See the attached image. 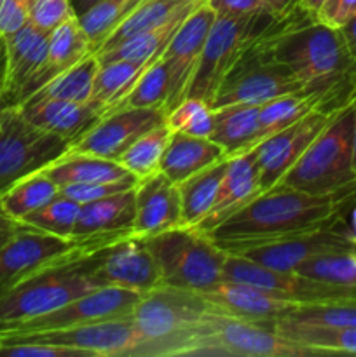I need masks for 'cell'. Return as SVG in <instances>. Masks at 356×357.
Listing matches in <instances>:
<instances>
[{
  "mask_svg": "<svg viewBox=\"0 0 356 357\" xmlns=\"http://www.w3.org/2000/svg\"><path fill=\"white\" fill-rule=\"evenodd\" d=\"M126 237L131 236L58 237L24 225L0 250V296L45 268L86 257Z\"/></svg>",
  "mask_w": 356,
  "mask_h": 357,
  "instance_id": "obj_7",
  "label": "cell"
},
{
  "mask_svg": "<svg viewBox=\"0 0 356 357\" xmlns=\"http://www.w3.org/2000/svg\"><path fill=\"white\" fill-rule=\"evenodd\" d=\"M184 356L309 357L313 351L265 324L213 310L192 330Z\"/></svg>",
  "mask_w": 356,
  "mask_h": 357,
  "instance_id": "obj_8",
  "label": "cell"
},
{
  "mask_svg": "<svg viewBox=\"0 0 356 357\" xmlns=\"http://www.w3.org/2000/svg\"><path fill=\"white\" fill-rule=\"evenodd\" d=\"M201 295L218 312L265 326H271L299 307L297 303L278 298L253 284L227 279H222Z\"/></svg>",
  "mask_w": 356,
  "mask_h": 357,
  "instance_id": "obj_21",
  "label": "cell"
},
{
  "mask_svg": "<svg viewBox=\"0 0 356 357\" xmlns=\"http://www.w3.org/2000/svg\"><path fill=\"white\" fill-rule=\"evenodd\" d=\"M342 222H344V229L348 236L356 244V201L346 209V213L342 215Z\"/></svg>",
  "mask_w": 356,
  "mask_h": 357,
  "instance_id": "obj_52",
  "label": "cell"
},
{
  "mask_svg": "<svg viewBox=\"0 0 356 357\" xmlns=\"http://www.w3.org/2000/svg\"><path fill=\"white\" fill-rule=\"evenodd\" d=\"M80 204L72 199L58 194L52 201L42 206L40 209L34 211L31 215L24 216L21 222L24 225L37 229L40 232L52 234L58 237H73L77 218H79Z\"/></svg>",
  "mask_w": 356,
  "mask_h": 357,
  "instance_id": "obj_41",
  "label": "cell"
},
{
  "mask_svg": "<svg viewBox=\"0 0 356 357\" xmlns=\"http://www.w3.org/2000/svg\"><path fill=\"white\" fill-rule=\"evenodd\" d=\"M142 241L159 265L164 286L205 293L223 279L227 253L194 227H177Z\"/></svg>",
  "mask_w": 356,
  "mask_h": 357,
  "instance_id": "obj_6",
  "label": "cell"
},
{
  "mask_svg": "<svg viewBox=\"0 0 356 357\" xmlns=\"http://www.w3.org/2000/svg\"><path fill=\"white\" fill-rule=\"evenodd\" d=\"M216 14L206 0H202L184 21L177 33L171 37L163 56L170 70V98L166 114L187 98L192 77L198 70L206 38L213 26Z\"/></svg>",
  "mask_w": 356,
  "mask_h": 357,
  "instance_id": "obj_17",
  "label": "cell"
},
{
  "mask_svg": "<svg viewBox=\"0 0 356 357\" xmlns=\"http://www.w3.org/2000/svg\"><path fill=\"white\" fill-rule=\"evenodd\" d=\"M171 129L166 121L157 128L150 129L143 136H140L124 153L117 159L119 164L126 167L136 178H145L149 174L161 171V159L170 142Z\"/></svg>",
  "mask_w": 356,
  "mask_h": 357,
  "instance_id": "obj_39",
  "label": "cell"
},
{
  "mask_svg": "<svg viewBox=\"0 0 356 357\" xmlns=\"http://www.w3.org/2000/svg\"><path fill=\"white\" fill-rule=\"evenodd\" d=\"M168 98H170V70L164 56H159L152 65L147 66L128 96L110 112L119 108H161L166 112Z\"/></svg>",
  "mask_w": 356,
  "mask_h": 357,
  "instance_id": "obj_38",
  "label": "cell"
},
{
  "mask_svg": "<svg viewBox=\"0 0 356 357\" xmlns=\"http://www.w3.org/2000/svg\"><path fill=\"white\" fill-rule=\"evenodd\" d=\"M227 162H229V157L205 167L202 171L178 183L181 202V225L198 227L208 216L215 204L220 183H222L227 169Z\"/></svg>",
  "mask_w": 356,
  "mask_h": 357,
  "instance_id": "obj_29",
  "label": "cell"
},
{
  "mask_svg": "<svg viewBox=\"0 0 356 357\" xmlns=\"http://www.w3.org/2000/svg\"><path fill=\"white\" fill-rule=\"evenodd\" d=\"M98 253L45 268L0 296V333L98 289L89 281Z\"/></svg>",
  "mask_w": 356,
  "mask_h": 357,
  "instance_id": "obj_5",
  "label": "cell"
},
{
  "mask_svg": "<svg viewBox=\"0 0 356 357\" xmlns=\"http://www.w3.org/2000/svg\"><path fill=\"white\" fill-rule=\"evenodd\" d=\"M194 9H188L185 10V13L178 14V16H175L173 20L168 21L163 26L156 28V30L145 31V33H140L136 35V37L128 38V40L115 45L110 51L100 52V54H98V59H100V63H108L117 61V59H128V61H152V59L159 58V56H163L166 45L170 44L171 37H173V35L177 33L178 28H180L181 21H184Z\"/></svg>",
  "mask_w": 356,
  "mask_h": 357,
  "instance_id": "obj_34",
  "label": "cell"
},
{
  "mask_svg": "<svg viewBox=\"0 0 356 357\" xmlns=\"http://www.w3.org/2000/svg\"><path fill=\"white\" fill-rule=\"evenodd\" d=\"M164 121L166 112L161 108H119L103 115L70 150L117 160L140 136Z\"/></svg>",
  "mask_w": 356,
  "mask_h": 357,
  "instance_id": "obj_18",
  "label": "cell"
},
{
  "mask_svg": "<svg viewBox=\"0 0 356 357\" xmlns=\"http://www.w3.org/2000/svg\"><path fill=\"white\" fill-rule=\"evenodd\" d=\"M70 2H72L73 10H75L77 17H79L80 14L86 13L87 9H91V7H93L96 2H100V0H70Z\"/></svg>",
  "mask_w": 356,
  "mask_h": 357,
  "instance_id": "obj_55",
  "label": "cell"
},
{
  "mask_svg": "<svg viewBox=\"0 0 356 357\" xmlns=\"http://www.w3.org/2000/svg\"><path fill=\"white\" fill-rule=\"evenodd\" d=\"M276 187L307 194L356 190L353 171V105L339 112Z\"/></svg>",
  "mask_w": 356,
  "mask_h": 357,
  "instance_id": "obj_4",
  "label": "cell"
},
{
  "mask_svg": "<svg viewBox=\"0 0 356 357\" xmlns=\"http://www.w3.org/2000/svg\"><path fill=\"white\" fill-rule=\"evenodd\" d=\"M3 80H6V37L0 33V94L3 89Z\"/></svg>",
  "mask_w": 356,
  "mask_h": 357,
  "instance_id": "obj_54",
  "label": "cell"
},
{
  "mask_svg": "<svg viewBox=\"0 0 356 357\" xmlns=\"http://www.w3.org/2000/svg\"><path fill=\"white\" fill-rule=\"evenodd\" d=\"M293 272L327 282L344 293L349 302H356V248L311 258Z\"/></svg>",
  "mask_w": 356,
  "mask_h": 357,
  "instance_id": "obj_33",
  "label": "cell"
},
{
  "mask_svg": "<svg viewBox=\"0 0 356 357\" xmlns=\"http://www.w3.org/2000/svg\"><path fill=\"white\" fill-rule=\"evenodd\" d=\"M49 33L27 23L6 35V80L0 110L17 108L52 80L47 70Z\"/></svg>",
  "mask_w": 356,
  "mask_h": 357,
  "instance_id": "obj_12",
  "label": "cell"
},
{
  "mask_svg": "<svg viewBox=\"0 0 356 357\" xmlns=\"http://www.w3.org/2000/svg\"><path fill=\"white\" fill-rule=\"evenodd\" d=\"M70 149L72 143L35 128L17 108L0 110V197Z\"/></svg>",
  "mask_w": 356,
  "mask_h": 357,
  "instance_id": "obj_10",
  "label": "cell"
},
{
  "mask_svg": "<svg viewBox=\"0 0 356 357\" xmlns=\"http://www.w3.org/2000/svg\"><path fill=\"white\" fill-rule=\"evenodd\" d=\"M0 338L10 342H37V344L59 345V347L82 352L87 357H131L133 351L140 344L138 331H136L131 317L80 324V326L61 328V330L0 335Z\"/></svg>",
  "mask_w": 356,
  "mask_h": 357,
  "instance_id": "obj_13",
  "label": "cell"
},
{
  "mask_svg": "<svg viewBox=\"0 0 356 357\" xmlns=\"http://www.w3.org/2000/svg\"><path fill=\"white\" fill-rule=\"evenodd\" d=\"M285 321L318 328H356V302L299 305Z\"/></svg>",
  "mask_w": 356,
  "mask_h": 357,
  "instance_id": "obj_43",
  "label": "cell"
},
{
  "mask_svg": "<svg viewBox=\"0 0 356 357\" xmlns=\"http://www.w3.org/2000/svg\"><path fill=\"white\" fill-rule=\"evenodd\" d=\"M142 296V293L124 288H98L52 312L16 324L0 335L61 330L101 321L128 319Z\"/></svg>",
  "mask_w": 356,
  "mask_h": 357,
  "instance_id": "obj_15",
  "label": "cell"
},
{
  "mask_svg": "<svg viewBox=\"0 0 356 357\" xmlns=\"http://www.w3.org/2000/svg\"><path fill=\"white\" fill-rule=\"evenodd\" d=\"M344 108H337V110L323 107L314 108L299 122L269 136L255 146L253 152L257 155L258 185H260L262 194L279 183V180L288 173L290 167L306 152L307 146Z\"/></svg>",
  "mask_w": 356,
  "mask_h": 357,
  "instance_id": "obj_14",
  "label": "cell"
},
{
  "mask_svg": "<svg viewBox=\"0 0 356 357\" xmlns=\"http://www.w3.org/2000/svg\"><path fill=\"white\" fill-rule=\"evenodd\" d=\"M278 333L302 347L313 351L314 356L351 354L356 356V328H318L290 323L279 319L271 324Z\"/></svg>",
  "mask_w": 356,
  "mask_h": 357,
  "instance_id": "obj_31",
  "label": "cell"
},
{
  "mask_svg": "<svg viewBox=\"0 0 356 357\" xmlns=\"http://www.w3.org/2000/svg\"><path fill=\"white\" fill-rule=\"evenodd\" d=\"M23 222L13 218V216L2 208V204H0V250H2V248L6 246L21 229H23Z\"/></svg>",
  "mask_w": 356,
  "mask_h": 357,
  "instance_id": "obj_50",
  "label": "cell"
},
{
  "mask_svg": "<svg viewBox=\"0 0 356 357\" xmlns=\"http://www.w3.org/2000/svg\"><path fill=\"white\" fill-rule=\"evenodd\" d=\"M156 59H152V61L117 59V61L100 63L96 79H94L93 94H91V103L100 108L101 115H107L112 108L117 107L128 96L140 75Z\"/></svg>",
  "mask_w": 356,
  "mask_h": 357,
  "instance_id": "obj_30",
  "label": "cell"
},
{
  "mask_svg": "<svg viewBox=\"0 0 356 357\" xmlns=\"http://www.w3.org/2000/svg\"><path fill=\"white\" fill-rule=\"evenodd\" d=\"M271 58L288 66L316 93L328 108H344L356 100V59L349 52L341 30L313 20L302 9L285 21H276L260 37Z\"/></svg>",
  "mask_w": 356,
  "mask_h": 357,
  "instance_id": "obj_1",
  "label": "cell"
},
{
  "mask_svg": "<svg viewBox=\"0 0 356 357\" xmlns=\"http://www.w3.org/2000/svg\"><path fill=\"white\" fill-rule=\"evenodd\" d=\"M216 16H251L267 13L262 0H206ZM269 14V13H267Z\"/></svg>",
  "mask_w": 356,
  "mask_h": 357,
  "instance_id": "obj_48",
  "label": "cell"
},
{
  "mask_svg": "<svg viewBox=\"0 0 356 357\" xmlns=\"http://www.w3.org/2000/svg\"><path fill=\"white\" fill-rule=\"evenodd\" d=\"M59 194V187L42 171L24 178L0 197V204L13 218L23 220Z\"/></svg>",
  "mask_w": 356,
  "mask_h": 357,
  "instance_id": "obj_37",
  "label": "cell"
},
{
  "mask_svg": "<svg viewBox=\"0 0 356 357\" xmlns=\"http://www.w3.org/2000/svg\"><path fill=\"white\" fill-rule=\"evenodd\" d=\"M353 248H356V244L346 232L341 216L334 225L302 234V236L290 237L285 241H278V243L265 244V246L251 248V250L239 253V257L248 258L264 267L276 268V271L293 272L300 264L311 260V258L334 253V251L353 250Z\"/></svg>",
  "mask_w": 356,
  "mask_h": 357,
  "instance_id": "obj_19",
  "label": "cell"
},
{
  "mask_svg": "<svg viewBox=\"0 0 356 357\" xmlns=\"http://www.w3.org/2000/svg\"><path fill=\"white\" fill-rule=\"evenodd\" d=\"M94 288H124L142 295L163 286L159 265L140 237H126L100 250L89 272Z\"/></svg>",
  "mask_w": 356,
  "mask_h": 357,
  "instance_id": "obj_16",
  "label": "cell"
},
{
  "mask_svg": "<svg viewBox=\"0 0 356 357\" xmlns=\"http://www.w3.org/2000/svg\"><path fill=\"white\" fill-rule=\"evenodd\" d=\"M20 114L35 128L66 139L75 145L103 115L93 103L58 100V98L31 96L17 107Z\"/></svg>",
  "mask_w": 356,
  "mask_h": 357,
  "instance_id": "obj_22",
  "label": "cell"
},
{
  "mask_svg": "<svg viewBox=\"0 0 356 357\" xmlns=\"http://www.w3.org/2000/svg\"><path fill=\"white\" fill-rule=\"evenodd\" d=\"M30 0H2L0 3V33H14L28 23Z\"/></svg>",
  "mask_w": 356,
  "mask_h": 357,
  "instance_id": "obj_46",
  "label": "cell"
},
{
  "mask_svg": "<svg viewBox=\"0 0 356 357\" xmlns=\"http://www.w3.org/2000/svg\"><path fill=\"white\" fill-rule=\"evenodd\" d=\"M177 227H184L178 185L163 171L138 178L135 185L133 237L145 239Z\"/></svg>",
  "mask_w": 356,
  "mask_h": 357,
  "instance_id": "obj_20",
  "label": "cell"
},
{
  "mask_svg": "<svg viewBox=\"0 0 356 357\" xmlns=\"http://www.w3.org/2000/svg\"><path fill=\"white\" fill-rule=\"evenodd\" d=\"M216 310L201 293L159 286L136 303L131 321L140 344L131 357L184 356L192 330Z\"/></svg>",
  "mask_w": 356,
  "mask_h": 357,
  "instance_id": "obj_3",
  "label": "cell"
},
{
  "mask_svg": "<svg viewBox=\"0 0 356 357\" xmlns=\"http://www.w3.org/2000/svg\"><path fill=\"white\" fill-rule=\"evenodd\" d=\"M260 37L244 51L232 70L227 73L213 98V108L227 105L260 107L274 98L306 91L304 84L288 66L276 61L265 52L260 44Z\"/></svg>",
  "mask_w": 356,
  "mask_h": 357,
  "instance_id": "obj_11",
  "label": "cell"
},
{
  "mask_svg": "<svg viewBox=\"0 0 356 357\" xmlns=\"http://www.w3.org/2000/svg\"><path fill=\"white\" fill-rule=\"evenodd\" d=\"M138 178L135 174L122 178L117 181H103V183H72L59 187V194L72 199L77 204H86V202L98 201V199L108 197V195L119 194L135 188Z\"/></svg>",
  "mask_w": 356,
  "mask_h": 357,
  "instance_id": "obj_44",
  "label": "cell"
},
{
  "mask_svg": "<svg viewBox=\"0 0 356 357\" xmlns=\"http://www.w3.org/2000/svg\"><path fill=\"white\" fill-rule=\"evenodd\" d=\"M42 173L47 174L58 187L72 183H103V181H117L129 176V171L117 160L105 159L68 150L65 155L49 164Z\"/></svg>",
  "mask_w": 356,
  "mask_h": 357,
  "instance_id": "obj_27",
  "label": "cell"
},
{
  "mask_svg": "<svg viewBox=\"0 0 356 357\" xmlns=\"http://www.w3.org/2000/svg\"><path fill=\"white\" fill-rule=\"evenodd\" d=\"M215 110V129L212 139L225 150L227 157L253 150L258 145V112L257 105H227Z\"/></svg>",
  "mask_w": 356,
  "mask_h": 357,
  "instance_id": "obj_26",
  "label": "cell"
},
{
  "mask_svg": "<svg viewBox=\"0 0 356 357\" xmlns=\"http://www.w3.org/2000/svg\"><path fill=\"white\" fill-rule=\"evenodd\" d=\"M353 171L356 176V100L353 103Z\"/></svg>",
  "mask_w": 356,
  "mask_h": 357,
  "instance_id": "obj_56",
  "label": "cell"
},
{
  "mask_svg": "<svg viewBox=\"0 0 356 357\" xmlns=\"http://www.w3.org/2000/svg\"><path fill=\"white\" fill-rule=\"evenodd\" d=\"M260 194L262 192L260 185H258L257 155H255L253 150L229 157L225 174H223V180L220 183L218 194H216L215 204H213L208 216L194 229H198L202 234L212 232L215 227L225 222L229 216L239 211L243 206H246L248 202H251Z\"/></svg>",
  "mask_w": 356,
  "mask_h": 357,
  "instance_id": "obj_23",
  "label": "cell"
},
{
  "mask_svg": "<svg viewBox=\"0 0 356 357\" xmlns=\"http://www.w3.org/2000/svg\"><path fill=\"white\" fill-rule=\"evenodd\" d=\"M341 33L342 37H344L349 52H351L353 58L356 59V14L341 28Z\"/></svg>",
  "mask_w": 356,
  "mask_h": 357,
  "instance_id": "obj_51",
  "label": "cell"
},
{
  "mask_svg": "<svg viewBox=\"0 0 356 357\" xmlns=\"http://www.w3.org/2000/svg\"><path fill=\"white\" fill-rule=\"evenodd\" d=\"M355 14L356 0H327V3L318 13L316 21L335 30H341Z\"/></svg>",
  "mask_w": 356,
  "mask_h": 357,
  "instance_id": "obj_47",
  "label": "cell"
},
{
  "mask_svg": "<svg viewBox=\"0 0 356 357\" xmlns=\"http://www.w3.org/2000/svg\"><path fill=\"white\" fill-rule=\"evenodd\" d=\"M262 3L276 21L288 20L292 14H295L300 9L299 0H262Z\"/></svg>",
  "mask_w": 356,
  "mask_h": 357,
  "instance_id": "obj_49",
  "label": "cell"
},
{
  "mask_svg": "<svg viewBox=\"0 0 356 357\" xmlns=\"http://www.w3.org/2000/svg\"><path fill=\"white\" fill-rule=\"evenodd\" d=\"M201 2L202 0H145L108 35V38L98 49L96 54L110 51L115 45L122 44L124 40L136 37V35L156 30L178 14L194 9Z\"/></svg>",
  "mask_w": 356,
  "mask_h": 357,
  "instance_id": "obj_28",
  "label": "cell"
},
{
  "mask_svg": "<svg viewBox=\"0 0 356 357\" xmlns=\"http://www.w3.org/2000/svg\"><path fill=\"white\" fill-rule=\"evenodd\" d=\"M135 188L80 204L73 237L133 236Z\"/></svg>",
  "mask_w": 356,
  "mask_h": 357,
  "instance_id": "obj_24",
  "label": "cell"
},
{
  "mask_svg": "<svg viewBox=\"0 0 356 357\" xmlns=\"http://www.w3.org/2000/svg\"><path fill=\"white\" fill-rule=\"evenodd\" d=\"M98 68H100L98 54L91 52L86 58L80 59L79 63L58 73L54 79L49 80L34 96L58 98V100L75 101V103H89Z\"/></svg>",
  "mask_w": 356,
  "mask_h": 357,
  "instance_id": "obj_36",
  "label": "cell"
},
{
  "mask_svg": "<svg viewBox=\"0 0 356 357\" xmlns=\"http://www.w3.org/2000/svg\"><path fill=\"white\" fill-rule=\"evenodd\" d=\"M75 16L70 0H30L28 23L45 33H51L56 26Z\"/></svg>",
  "mask_w": 356,
  "mask_h": 357,
  "instance_id": "obj_45",
  "label": "cell"
},
{
  "mask_svg": "<svg viewBox=\"0 0 356 357\" xmlns=\"http://www.w3.org/2000/svg\"><path fill=\"white\" fill-rule=\"evenodd\" d=\"M145 0H100L80 14L79 21L93 44L94 52L103 45L108 35Z\"/></svg>",
  "mask_w": 356,
  "mask_h": 357,
  "instance_id": "obj_40",
  "label": "cell"
},
{
  "mask_svg": "<svg viewBox=\"0 0 356 357\" xmlns=\"http://www.w3.org/2000/svg\"><path fill=\"white\" fill-rule=\"evenodd\" d=\"M222 159H227L225 150L212 138L171 132L161 159V171L178 185Z\"/></svg>",
  "mask_w": 356,
  "mask_h": 357,
  "instance_id": "obj_25",
  "label": "cell"
},
{
  "mask_svg": "<svg viewBox=\"0 0 356 357\" xmlns=\"http://www.w3.org/2000/svg\"><path fill=\"white\" fill-rule=\"evenodd\" d=\"M91 52H94L93 44L84 31L79 17H72L49 33L47 70L54 79L58 73L79 63Z\"/></svg>",
  "mask_w": 356,
  "mask_h": 357,
  "instance_id": "obj_35",
  "label": "cell"
},
{
  "mask_svg": "<svg viewBox=\"0 0 356 357\" xmlns=\"http://www.w3.org/2000/svg\"><path fill=\"white\" fill-rule=\"evenodd\" d=\"M276 23L267 13L251 16H216L206 38L198 70L192 77L187 98L212 105L220 84L248 47Z\"/></svg>",
  "mask_w": 356,
  "mask_h": 357,
  "instance_id": "obj_9",
  "label": "cell"
},
{
  "mask_svg": "<svg viewBox=\"0 0 356 357\" xmlns=\"http://www.w3.org/2000/svg\"><path fill=\"white\" fill-rule=\"evenodd\" d=\"M320 107L328 108L323 98L320 94L306 93V91L285 94V96L274 98V100L260 105V112H258V122H260L258 143H262L265 138L276 135V132L283 131V129L290 128L302 117H306L314 108ZM330 110H334V108H330Z\"/></svg>",
  "mask_w": 356,
  "mask_h": 357,
  "instance_id": "obj_32",
  "label": "cell"
},
{
  "mask_svg": "<svg viewBox=\"0 0 356 357\" xmlns=\"http://www.w3.org/2000/svg\"><path fill=\"white\" fill-rule=\"evenodd\" d=\"M356 201L355 192L307 194L286 187L264 192L206 236L225 253L239 255L334 225Z\"/></svg>",
  "mask_w": 356,
  "mask_h": 357,
  "instance_id": "obj_2",
  "label": "cell"
},
{
  "mask_svg": "<svg viewBox=\"0 0 356 357\" xmlns=\"http://www.w3.org/2000/svg\"><path fill=\"white\" fill-rule=\"evenodd\" d=\"M166 124L171 132L212 138L215 129V110L212 105L198 98H185L166 114Z\"/></svg>",
  "mask_w": 356,
  "mask_h": 357,
  "instance_id": "obj_42",
  "label": "cell"
},
{
  "mask_svg": "<svg viewBox=\"0 0 356 357\" xmlns=\"http://www.w3.org/2000/svg\"><path fill=\"white\" fill-rule=\"evenodd\" d=\"M325 3H327V0H299L300 9L306 14H309L313 20H316L318 13H320L321 7H323Z\"/></svg>",
  "mask_w": 356,
  "mask_h": 357,
  "instance_id": "obj_53",
  "label": "cell"
}]
</instances>
